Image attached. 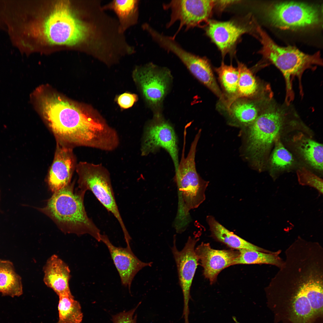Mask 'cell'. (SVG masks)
I'll return each mask as SVG.
<instances>
[{"mask_svg": "<svg viewBox=\"0 0 323 323\" xmlns=\"http://www.w3.org/2000/svg\"><path fill=\"white\" fill-rule=\"evenodd\" d=\"M170 50L179 58L191 74L218 97L220 101L225 100V95L219 86L206 59L188 51L177 43L173 45Z\"/></svg>", "mask_w": 323, "mask_h": 323, "instance_id": "cell-13", "label": "cell"}, {"mask_svg": "<svg viewBox=\"0 0 323 323\" xmlns=\"http://www.w3.org/2000/svg\"><path fill=\"white\" fill-rule=\"evenodd\" d=\"M269 21L282 29L295 30L313 26L321 22V13L314 6L293 1L275 3L268 7Z\"/></svg>", "mask_w": 323, "mask_h": 323, "instance_id": "cell-7", "label": "cell"}, {"mask_svg": "<svg viewBox=\"0 0 323 323\" xmlns=\"http://www.w3.org/2000/svg\"><path fill=\"white\" fill-rule=\"evenodd\" d=\"M75 170L78 177V188L85 191H91L100 203L116 219L124 237H128L129 234L116 201L109 170L102 164L87 162L77 163Z\"/></svg>", "mask_w": 323, "mask_h": 323, "instance_id": "cell-4", "label": "cell"}, {"mask_svg": "<svg viewBox=\"0 0 323 323\" xmlns=\"http://www.w3.org/2000/svg\"><path fill=\"white\" fill-rule=\"evenodd\" d=\"M252 98L226 100L218 106L224 110L232 120L241 124L250 125L260 113L258 103Z\"/></svg>", "mask_w": 323, "mask_h": 323, "instance_id": "cell-18", "label": "cell"}, {"mask_svg": "<svg viewBox=\"0 0 323 323\" xmlns=\"http://www.w3.org/2000/svg\"><path fill=\"white\" fill-rule=\"evenodd\" d=\"M206 33L223 54L232 48L247 28L233 21H209Z\"/></svg>", "mask_w": 323, "mask_h": 323, "instance_id": "cell-17", "label": "cell"}, {"mask_svg": "<svg viewBox=\"0 0 323 323\" xmlns=\"http://www.w3.org/2000/svg\"><path fill=\"white\" fill-rule=\"evenodd\" d=\"M238 250L240 254L235 260L234 265L266 264L280 268L284 262L279 256L280 251L266 252L246 249Z\"/></svg>", "mask_w": 323, "mask_h": 323, "instance_id": "cell-25", "label": "cell"}, {"mask_svg": "<svg viewBox=\"0 0 323 323\" xmlns=\"http://www.w3.org/2000/svg\"><path fill=\"white\" fill-rule=\"evenodd\" d=\"M220 82L224 90L227 100L235 98L236 96L239 73L237 68L231 65H227L222 63L216 69Z\"/></svg>", "mask_w": 323, "mask_h": 323, "instance_id": "cell-26", "label": "cell"}, {"mask_svg": "<svg viewBox=\"0 0 323 323\" xmlns=\"http://www.w3.org/2000/svg\"><path fill=\"white\" fill-rule=\"evenodd\" d=\"M274 148L271 157V162L275 167L283 168L291 165L293 161L291 153L284 147L280 139L279 134L274 141Z\"/></svg>", "mask_w": 323, "mask_h": 323, "instance_id": "cell-28", "label": "cell"}, {"mask_svg": "<svg viewBox=\"0 0 323 323\" xmlns=\"http://www.w3.org/2000/svg\"><path fill=\"white\" fill-rule=\"evenodd\" d=\"M308 283L300 284L295 290L293 298L292 313L296 323H306L314 314L306 295Z\"/></svg>", "mask_w": 323, "mask_h": 323, "instance_id": "cell-23", "label": "cell"}, {"mask_svg": "<svg viewBox=\"0 0 323 323\" xmlns=\"http://www.w3.org/2000/svg\"><path fill=\"white\" fill-rule=\"evenodd\" d=\"M23 292L22 278L12 262L0 259V295L13 297Z\"/></svg>", "mask_w": 323, "mask_h": 323, "instance_id": "cell-21", "label": "cell"}, {"mask_svg": "<svg viewBox=\"0 0 323 323\" xmlns=\"http://www.w3.org/2000/svg\"><path fill=\"white\" fill-rule=\"evenodd\" d=\"M43 281L58 296L71 294L69 285L70 271L68 265L56 255L49 258L43 267Z\"/></svg>", "mask_w": 323, "mask_h": 323, "instance_id": "cell-16", "label": "cell"}, {"mask_svg": "<svg viewBox=\"0 0 323 323\" xmlns=\"http://www.w3.org/2000/svg\"><path fill=\"white\" fill-rule=\"evenodd\" d=\"M100 239L108 248L122 285L130 290L132 281L137 273L145 267L151 266L153 263L140 260L133 253L130 246L123 248L114 246L105 234H101Z\"/></svg>", "mask_w": 323, "mask_h": 323, "instance_id": "cell-14", "label": "cell"}, {"mask_svg": "<svg viewBox=\"0 0 323 323\" xmlns=\"http://www.w3.org/2000/svg\"><path fill=\"white\" fill-rule=\"evenodd\" d=\"M283 122L281 112L272 107L261 112L250 125L248 149L253 158L261 160L268 154Z\"/></svg>", "mask_w": 323, "mask_h": 323, "instance_id": "cell-9", "label": "cell"}, {"mask_svg": "<svg viewBox=\"0 0 323 323\" xmlns=\"http://www.w3.org/2000/svg\"><path fill=\"white\" fill-rule=\"evenodd\" d=\"M59 319L56 323H81L83 318L81 306L72 294L59 296Z\"/></svg>", "mask_w": 323, "mask_h": 323, "instance_id": "cell-24", "label": "cell"}, {"mask_svg": "<svg viewBox=\"0 0 323 323\" xmlns=\"http://www.w3.org/2000/svg\"><path fill=\"white\" fill-rule=\"evenodd\" d=\"M215 4V0L171 1L163 5L165 10L170 9L171 11L170 19L166 26L169 28L179 22L178 32L184 27L187 30L207 25Z\"/></svg>", "mask_w": 323, "mask_h": 323, "instance_id": "cell-10", "label": "cell"}, {"mask_svg": "<svg viewBox=\"0 0 323 323\" xmlns=\"http://www.w3.org/2000/svg\"><path fill=\"white\" fill-rule=\"evenodd\" d=\"M53 162L49 170L47 182L50 190L54 193L71 182L77 163L73 148L56 141Z\"/></svg>", "mask_w": 323, "mask_h": 323, "instance_id": "cell-12", "label": "cell"}, {"mask_svg": "<svg viewBox=\"0 0 323 323\" xmlns=\"http://www.w3.org/2000/svg\"><path fill=\"white\" fill-rule=\"evenodd\" d=\"M138 0H114L102 5L103 9L114 11L118 19L120 32L124 34L129 28L136 24L139 17Z\"/></svg>", "mask_w": 323, "mask_h": 323, "instance_id": "cell-20", "label": "cell"}, {"mask_svg": "<svg viewBox=\"0 0 323 323\" xmlns=\"http://www.w3.org/2000/svg\"><path fill=\"white\" fill-rule=\"evenodd\" d=\"M199 261L203 268V275L210 283L214 282L223 269L234 265L239 251L232 250H217L209 243H202L195 249Z\"/></svg>", "mask_w": 323, "mask_h": 323, "instance_id": "cell-15", "label": "cell"}, {"mask_svg": "<svg viewBox=\"0 0 323 323\" xmlns=\"http://www.w3.org/2000/svg\"><path fill=\"white\" fill-rule=\"evenodd\" d=\"M297 174L300 184L313 187L316 189L320 194H322V179L304 168L298 170Z\"/></svg>", "mask_w": 323, "mask_h": 323, "instance_id": "cell-29", "label": "cell"}, {"mask_svg": "<svg viewBox=\"0 0 323 323\" xmlns=\"http://www.w3.org/2000/svg\"><path fill=\"white\" fill-rule=\"evenodd\" d=\"M174 238L171 250L176 265L179 283L183 294L182 316L184 321H188L189 314V304L191 298V288L199 264L195 247L199 239L189 236L183 248L179 251L176 246L175 237Z\"/></svg>", "mask_w": 323, "mask_h": 323, "instance_id": "cell-11", "label": "cell"}, {"mask_svg": "<svg viewBox=\"0 0 323 323\" xmlns=\"http://www.w3.org/2000/svg\"><path fill=\"white\" fill-rule=\"evenodd\" d=\"M206 221L212 236L229 247L238 250L246 249L266 252H271L253 244L234 234L220 223L212 216H207Z\"/></svg>", "mask_w": 323, "mask_h": 323, "instance_id": "cell-19", "label": "cell"}, {"mask_svg": "<svg viewBox=\"0 0 323 323\" xmlns=\"http://www.w3.org/2000/svg\"><path fill=\"white\" fill-rule=\"evenodd\" d=\"M178 141L174 128L162 114L153 115L143 130L141 144L142 156L155 153L160 148L169 154L176 172L179 164Z\"/></svg>", "mask_w": 323, "mask_h": 323, "instance_id": "cell-8", "label": "cell"}, {"mask_svg": "<svg viewBox=\"0 0 323 323\" xmlns=\"http://www.w3.org/2000/svg\"><path fill=\"white\" fill-rule=\"evenodd\" d=\"M256 36L262 45L259 53L272 62L282 72L287 93L292 92L291 78L304 70L322 63L320 53L305 54L294 46L283 47L276 44L258 25L255 24Z\"/></svg>", "mask_w": 323, "mask_h": 323, "instance_id": "cell-3", "label": "cell"}, {"mask_svg": "<svg viewBox=\"0 0 323 323\" xmlns=\"http://www.w3.org/2000/svg\"><path fill=\"white\" fill-rule=\"evenodd\" d=\"M133 77L153 115L162 114L164 101L172 84L173 76L170 70L150 63L136 67Z\"/></svg>", "mask_w": 323, "mask_h": 323, "instance_id": "cell-6", "label": "cell"}, {"mask_svg": "<svg viewBox=\"0 0 323 323\" xmlns=\"http://www.w3.org/2000/svg\"><path fill=\"white\" fill-rule=\"evenodd\" d=\"M36 107L56 141L73 147L82 146L112 152L120 137L98 112L88 106L72 101L40 86L33 95Z\"/></svg>", "mask_w": 323, "mask_h": 323, "instance_id": "cell-1", "label": "cell"}, {"mask_svg": "<svg viewBox=\"0 0 323 323\" xmlns=\"http://www.w3.org/2000/svg\"><path fill=\"white\" fill-rule=\"evenodd\" d=\"M195 163L192 158L183 159L175 172L179 202L175 221L179 224H187L189 211L198 208L205 199V192L208 182L200 177Z\"/></svg>", "mask_w": 323, "mask_h": 323, "instance_id": "cell-5", "label": "cell"}, {"mask_svg": "<svg viewBox=\"0 0 323 323\" xmlns=\"http://www.w3.org/2000/svg\"><path fill=\"white\" fill-rule=\"evenodd\" d=\"M137 99L138 97L136 94L126 92L118 96L117 101L121 108L127 109L132 107Z\"/></svg>", "mask_w": 323, "mask_h": 323, "instance_id": "cell-31", "label": "cell"}, {"mask_svg": "<svg viewBox=\"0 0 323 323\" xmlns=\"http://www.w3.org/2000/svg\"><path fill=\"white\" fill-rule=\"evenodd\" d=\"M236 1L231 0H221L215 1V4H218L220 7L223 8L226 6L232 4Z\"/></svg>", "mask_w": 323, "mask_h": 323, "instance_id": "cell-32", "label": "cell"}, {"mask_svg": "<svg viewBox=\"0 0 323 323\" xmlns=\"http://www.w3.org/2000/svg\"><path fill=\"white\" fill-rule=\"evenodd\" d=\"M74 181L53 193L45 206L37 209L47 216L63 232L80 235L89 234L101 241L100 231L89 218L84 203L86 191H74Z\"/></svg>", "mask_w": 323, "mask_h": 323, "instance_id": "cell-2", "label": "cell"}, {"mask_svg": "<svg viewBox=\"0 0 323 323\" xmlns=\"http://www.w3.org/2000/svg\"><path fill=\"white\" fill-rule=\"evenodd\" d=\"M239 73L237 92L236 97H253L258 88L256 80L251 71L244 64L238 62Z\"/></svg>", "mask_w": 323, "mask_h": 323, "instance_id": "cell-27", "label": "cell"}, {"mask_svg": "<svg viewBox=\"0 0 323 323\" xmlns=\"http://www.w3.org/2000/svg\"><path fill=\"white\" fill-rule=\"evenodd\" d=\"M297 147L309 164L319 170H323V145L301 133L293 138Z\"/></svg>", "mask_w": 323, "mask_h": 323, "instance_id": "cell-22", "label": "cell"}, {"mask_svg": "<svg viewBox=\"0 0 323 323\" xmlns=\"http://www.w3.org/2000/svg\"><path fill=\"white\" fill-rule=\"evenodd\" d=\"M140 304L135 308L128 311H124L112 316L113 323H136L137 315L134 313Z\"/></svg>", "mask_w": 323, "mask_h": 323, "instance_id": "cell-30", "label": "cell"}]
</instances>
